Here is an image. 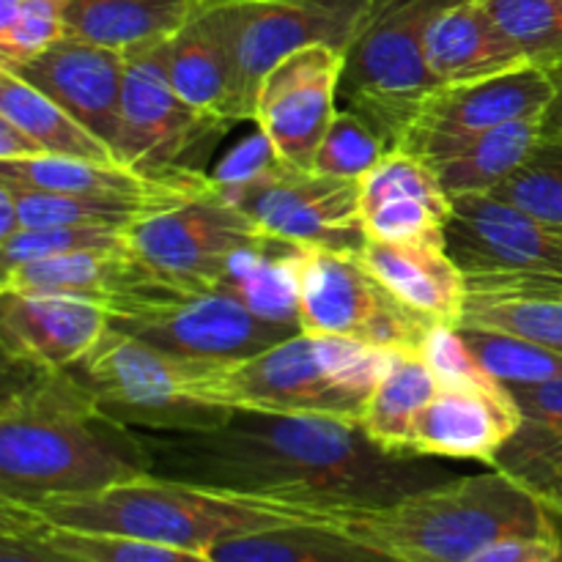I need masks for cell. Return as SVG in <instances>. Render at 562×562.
<instances>
[{"instance_id":"6da1fadb","label":"cell","mask_w":562,"mask_h":562,"mask_svg":"<svg viewBox=\"0 0 562 562\" xmlns=\"http://www.w3.org/2000/svg\"><path fill=\"white\" fill-rule=\"evenodd\" d=\"M140 439L154 477L316 514L379 508L456 477L434 459L387 453L360 423L333 417L234 409L212 428Z\"/></svg>"},{"instance_id":"7a4b0ae2","label":"cell","mask_w":562,"mask_h":562,"mask_svg":"<svg viewBox=\"0 0 562 562\" xmlns=\"http://www.w3.org/2000/svg\"><path fill=\"white\" fill-rule=\"evenodd\" d=\"M0 503L102 492L151 475L140 431L110 417L66 371L3 357Z\"/></svg>"},{"instance_id":"3957f363","label":"cell","mask_w":562,"mask_h":562,"mask_svg":"<svg viewBox=\"0 0 562 562\" xmlns=\"http://www.w3.org/2000/svg\"><path fill=\"white\" fill-rule=\"evenodd\" d=\"M327 527L401 562H470L505 538L562 543L547 505L499 470L456 475L379 508L335 510Z\"/></svg>"},{"instance_id":"277c9868","label":"cell","mask_w":562,"mask_h":562,"mask_svg":"<svg viewBox=\"0 0 562 562\" xmlns=\"http://www.w3.org/2000/svg\"><path fill=\"white\" fill-rule=\"evenodd\" d=\"M22 508L64 530L140 538L201 554L250 532L291 525H329L333 516L209 492L154 475L108 486L102 492L49 497Z\"/></svg>"},{"instance_id":"5b68a950","label":"cell","mask_w":562,"mask_h":562,"mask_svg":"<svg viewBox=\"0 0 562 562\" xmlns=\"http://www.w3.org/2000/svg\"><path fill=\"white\" fill-rule=\"evenodd\" d=\"M461 0H376L346 49L338 97L401 148L420 104L439 88L426 60L431 22Z\"/></svg>"},{"instance_id":"8992f818","label":"cell","mask_w":562,"mask_h":562,"mask_svg":"<svg viewBox=\"0 0 562 562\" xmlns=\"http://www.w3.org/2000/svg\"><path fill=\"white\" fill-rule=\"evenodd\" d=\"M198 366L201 362L165 355L146 340L108 327L66 373L126 426L140 431H192L217 426L231 415V409L203 404L192 395Z\"/></svg>"},{"instance_id":"52a82bcc","label":"cell","mask_w":562,"mask_h":562,"mask_svg":"<svg viewBox=\"0 0 562 562\" xmlns=\"http://www.w3.org/2000/svg\"><path fill=\"white\" fill-rule=\"evenodd\" d=\"M192 395L223 409L272 412V415L333 417L362 423L368 401L338 382L322 355L316 335L296 333L283 344L236 362H201Z\"/></svg>"},{"instance_id":"ba28073f","label":"cell","mask_w":562,"mask_h":562,"mask_svg":"<svg viewBox=\"0 0 562 562\" xmlns=\"http://www.w3.org/2000/svg\"><path fill=\"white\" fill-rule=\"evenodd\" d=\"M445 250L464 272L470 294L562 291V231L492 192L453 198Z\"/></svg>"},{"instance_id":"9c48e42d","label":"cell","mask_w":562,"mask_h":562,"mask_svg":"<svg viewBox=\"0 0 562 562\" xmlns=\"http://www.w3.org/2000/svg\"><path fill=\"white\" fill-rule=\"evenodd\" d=\"M231 126L176 93L165 71L162 44L130 55L113 146L121 165L154 179L206 173L203 162Z\"/></svg>"},{"instance_id":"30bf717a","label":"cell","mask_w":562,"mask_h":562,"mask_svg":"<svg viewBox=\"0 0 562 562\" xmlns=\"http://www.w3.org/2000/svg\"><path fill=\"white\" fill-rule=\"evenodd\" d=\"M302 333L362 340L390 355L423 357L437 327L406 307L357 252L307 247L300 278Z\"/></svg>"},{"instance_id":"8fae6325","label":"cell","mask_w":562,"mask_h":562,"mask_svg":"<svg viewBox=\"0 0 562 562\" xmlns=\"http://www.w3.org/2000/svg\"><path fill=\"white\" fill-rule=\"evenodd\" d=\"M373 3L376 0H214L206 20L228 47L250 121L258 86L272 66L311 44L346 53Z\"/></svg>"},{"instance_id":"7c38bea8","label":"cell","mask_w":562,"mask_h":562,"mask_svg":"<svg viewBox=\"0 0 562 562\" xmlns=\"http://www.w3.org/2000/svg\"><path fill=\"white\" fill-rule=\"evenodd\" d=\"M217 190L278 239L344 252H360L368 241L360 181L296 168L283 159L247 184Z\"/></svg>"},{"instance_id":"4fadbf2b","label":"cell","mask_w":562,"mask_h":562,"mask_svg":"<svg viewBox=\"0 0 562 562\" xmlns=\"http://www.w3.org/2000/svg\"><path fill=\"white\" fill-rule=\"evenodd\" d=\"M110 327L165 355L195 362H236L283 344L300 329L252 313L239 296L209 289L110 316Z\"/></svg>"},{"instance_id":"5bb4252c","label":"cell","mask_w":562,"mask_h":562,"mask_svg":"<svg viewBox=\"0 0 562 562\" xmlns=\"http://www.w3.org/2000/svg\"><path fill=\"white\" fill-rule=\"evenodd\" d=\"M344 66L346 53L311 44L272 66L261 80L252 121L285 162L313 170L318 146L338 113Z\"/></svg>"},{"instance_id":"9a60e30c","label":"cell","mask_w":562,"mask_h":562,"mask_svg":"<svg viewBox=\"0 0 562 562\" xmlns=\"http://www.w3.org/2000/svg\"><path fill=\"white\" fill-rule=\"evenodd\" d=\"M135 250L192 289H212L223 263L241 247L269 236L217 187L130 231Z\"/></svg>"},{"instance_id":"2e32d148","label":"cell","mask_w":562,"mask_h":562,"mask_svg":"<svg viewBox=\"0 0 562 562\" xmlns=\"http://www.w3.org/2000/svg\"><path fill=\"white\" fill-rule=\"evenodd\" d=\"M0 291L80 296L104 305L110 316H121L135 307L157 305L201 289H192L148 263L132 245L126 250L71 252L20 263L9 272H0Z\"/></svg>"},{"instance_id":"e0dca14e","label":"cell","mask_w":562,"mask_h":562,"mask_svg":"<svg viewBox=\"0 0 562 562\" xmlns=\"http://www.w3.org/2000/svg\"><path fill=\"white\" fill-rule=\"evenodd\" d=\"M126 64L130 55L119 49L64 36L33 58L0 69L31 82L113 148L119 140Z\"/></svg>"},{"instance_id":"ac0fdd59","label":"cell","mask_w":562,"mask_h":562,"mask_svg":"<svg viewBox=\"0 0 562 562\" xmlns=\"http://www.w3.org/2000/svg\"><path fill=\"white\" fill-rule=\"evenodd\" d=\"M366 236L387 245H445L453 198L431 165L406 148H393L360 179Z\"/></svg>"},{"instance_id":"d6986e66","label":"cell","mask_w":562,"mask_h":562,"mask_svg":"<svg viewBox=\"0 0 562 562\" xmlns=\"http://www.w3.org/2000/svg\"><path fill=\"white\" fill-rule=\"evenodd\" d=\"M519 423L521 412L505 384L497 390L439 384L417 417L412 453L494 467Z\"/></svg>"},{"instance_id":"ffe728a7","label":"cell","mask_w":562,"mask_h":562,"mask_svg":"<svg viewBox=\"0 0 562 562\" xmlns=\"http://www.w3.org/2000/svg\"><path fill=\"white\" fill-rule=\"evenodd\" d=\"M108 327L110 311L99 302L66 294L0 291L3 357L66 371Z\"/></svg>"},{"instance_id":"44dd1931","label":"cell","mask_w":562,"mask_h":562,"mask_svg":"<svg viewBox=\"0 0 562 562\" xmlns=\"http://www.w3.org/2000/svg\"><path fill=\"white\" fill-rule=\"evenodd\" d=\"M558 97V82L536 66L503 71L486 80L439 86L417 110L406 137L415 132L472 135L514 121L543 119ZM404 137V140H406Z\"/></svg>"},{"instance_id":"7402d4cb","label":"cell","mask_w":562,"mask_h":562,"mask_svg":"<svg viewBox=\"0 0 562 562\" xmlns=\"http://www.w3.org/2000/svg\"><path fill=\"white\" fill-rule=\"evenodd\" d=\"M543 137V119L514 121L472 135L415 132L401 148L431 165L450 198L494 192L525 165Z\"/></svg>"},{"instance_id":"603a6c76","label":"cell","mask_w":562,"mask_h":562,"mask_svg":"<svg viewBox=\"0 0 562 562\" xmlns=\"http://www.w3.org/2000/svg\"><path fill=\"white\" fill-rule=\"evenodd\" d=\"M521 423L492 470L536 494L562 536V376L538 384H508Z\"/></svg>"},{"instance_id":"cb8c5ba5","label":"cell","mask_w":562,"mask_h":562,"mask_svg":"<svg viewBox=\"0 0 562 562\" xmlns=\"http://www.w3.org/2000/svg\"><path fill=\"white\" fill-rule=\"evenodd\" d=\"M357 256L406 307L434 324L459 327L470 289L445 245H387L368 239Z\"/></svg>"},{"instance_id":"d4e9b609","label":"cell","mask_w":562,"mask_h":562,"mask_svg":"<svg viewBox=\"0 0 562 562\" xmlns=\"http://www.w3.org/2000/svg\"><path fill=\"white\" fill-rule=\"evenodd\" d=\"M426 60L439 86L486 80L527 66L519 47L505 36L486 0H461L431 22Z\"/></svg>"},{"instance_id":"484cf974","label":"cell","mask_w":562,"mask_h":562,"mask_svg":"<svg viewBox=\"0 0 562 562\" xmlns=\"http://www.w3.org/2000/svg\"><path fill=\"white\" fill-rule=\"evenodd\" d=\"M214 0H71L66 36L102 44L124 55L170 42Z\"/></svg>"},{"instance_id":"4316f807","label":"cell","mask_w":562,"mask_h":562,"mask_svg":"<svg viewBox=\"0 0 562 562\" xmlns=\"http://www.w3.org/2000/svg\"><path fill=\"white\" fill-rule=\"evenodd\" d=\"M162 58L170 86L181 99L231 124L250 121L234 60L220 33L206 20V11L162 44Z\"/></svg>"},{"instance_id":"83f0119b","label":"cell","mask_w":562,"mask_h":562,"mask_svg":"<svg viewBox=\"0 0 562 562\" xmlns=\"http://www.w3.org/2000/svg\"><path fill=\"white\" fill-rule=\"evenodd\" d=\"M307 247L263 236L236 250L220 269L212 289L239 296L252 313L302 333L300 278Z\"/></svg>"},{"instance_id":"f1b7e54d","label":"cell","mask_w":562,"mask_h":562,"mask_svg":"<svg viewBox=\"0 0 562 562\" xmlns=\"http://www.w3.org/2000/svg\"><path fill=\"white\" fill-rule=\"evenodd\" d=\"M209 176V173H198ZM198 176H170L154 179L121 162H91V159L69 157H33L0 162V184L27 192H53V195H148V192L168 190L179 181Z\"/></svg>"},{"instance_id":"f546056e","label":"cell","mask_w":562,"mask_h":562,"mask_svg":"<svg viewBox=\"0 0 562 562\" xmlns=\"http://www.w3.org/2000/svg\"><path fill=\"white\" fill-rule=\"evenodd\" d=\"M0 119L20 126L42 148L44 157L119 162L115 151L102 137L86 130L60 104H55L38 88H33L31 82L9 69H0Z\"/></svg>"},{"instance_id":"4dcf8cb0","label":"cell","mask_w":562,"mask_h":562,"mask_svg":"<svg viewBox=\"0 0 562 562\" xmlns=\"http://www.w3.org/2000/svg\"><path fill=\"white\" fill-rule=\"evenodd\" d=\"M437 376L417 355H395L387 373L373 390L362 415V431L373 445L395 456L412 453V437L420 412L437 393Z\"/></svg>"},{"instance_id":"1f68e13d","label":"cell","mask_w":562,"mask_h":562,"mask_svg":"<svg viewBox=\"0 0 562 562\" xmlns=\"http://www.w3.org/2000/svg\"><path fill=\"white\" fill-rule=\"evenodd\" d=\"M214 562H401L327 525H291L217 543Z\"/></svg>"},{"instance_id":"d6a6232c","label":"cell","mask_w":562,"mask_h":562,"mask_svg":"<svg viewBox=\"0 0 562 562\" xmlns=\"http://www.w3.org/2000/svg\"><path fill=\"white\" fill-rule=\"evenodd\" d=\"M459 327H483L519 335L562 355V291L470 294Z\"/></svg>"},{"instance_id":"836d02e7","label":"cell","mask_w":562,"mask_h":562,"mask_svg":"<svg viewBox=\"0 0 562 562\" xmlns=\"http://www.w3.org/2000/svg\"><path fill=\"white\" fill-rule=\"evenodd\" d=\"M467 349L497 382L538 384L562 376V355L536 340L483 327H459Z\"/></svg>"},{"instance_id":"e575fe53","label":"cell","mask_w":562,"mask_h":562,"mask_svg":"<svg viewBox=\"0 0 562 562\" xmlns=\"http://www.w3.org/2000/svg\"><path fill=\"white\" fill-rule=\"evenodd\" d=\"M486 5L527 66L549 75L562 69V0H486Z\"/></svg>"},{"instance_id":"d590c367","label":"cell","mask_w":562,"mask_h":562,"mask_svg":"<svg viewBox=\"0 0 562 562\" xmlns=\"http://www.w3.org/2000/svg\"><path fill=\"white\" fill-rule=\"evenodd\" d=\"M492 195L514 203L549 228L562 231V135L543 132L525 165Z\"/></svg>"},{"instance_id":"8d00e7d4","label":"cell","mask_w":562,"mask_h":562,"mask_svg":"<svg viewBox=\"0 0 562 562\" xmlns=\"http://www.w3.org/2000/svg\"><path fill=\"white\" fill-rule=\"evenodd\" d=\"M132 228L104 225H55V228H22L0 241V272L42 258L71 256L91 250H126L132 247Z\"/></svg>"},{"instance_id":"74e56055","label":"cell","mask_w":562,"mask_h":562,"mask_svg":"<svg viewBox=\"0 0 562 562\" xmlns=\"http://www.w3.org/2000/svg\"><path fill=\"white\" fill-rule=\"evenodd\" d=\"M393 146L387 137L357 110H338L318 146L313 170L324 176H338V179L360 181L368 170L376 168Z\"/></svg>"},{"instance_id":"f35d334b","label":"cell","mask_w":562,"mask_h":562,"mask_svg":"<svg viewBox=\"0 0 562 562\" xmlns=\"http://www.w3.org/2000/svg\"><path fill=\"white\" fill-rule=\"evenodd\" d=\"M71 0H0V66L33 58L66 36Z\"/></svg>"},{"instance_id":"ab89813d","label":"cell","mask_w":562,"mask_h":562,"mask_svg":"<svg viewBox=\"0 0 562 562\" xmlns=\"http://www.w3.org/2000/svg\"><path fill=\"white\" fill-rule=\"evenodd\" d=\"M423 360L428 362L431 373L437 376V384H467V387H486L497 390L503 382L492 376L481 362L475 360L461 338L459 327L437 324L423 346Z\"/></svg>"},{"instance_id":"60d3db41","label":"cell","mask_w":562,"mask_h":562,"mask_svg":"<svg viewBox=\"0 0 562 562\" xmlns=\"http://www.w3.org/2000/svg\"><path fill=\"white\" fill-rule=\"evenodd\" d=\"M0 562H91L55 547L11 503H0Z\"/></svg>"},{"instance_id":"b9f144b4","label":"cell","mask_w":562,"mask_h":562,"mask_svg":"<svg viewBox=\"0 0 562 562\" xmlns=\"http://www.w3.org/2000/svg\"><path fill=\"white\" fill-rule=\"evenodd\" d=\"M278 162H283L278 148L272 146V140H269L261 130H256L250 137L236 143V146L214 165L209 179H212L214 187L247 184V181L258 179V176H263L267 170H272Z\"/></svg>"},{"instance_id":"7bdbcfd3","label":"cell","mask_w":562,"mask_h":562,"mask_svg":"<svg viewBox=\"0 0 562 562\" xmlns=\"http://www.w3.org/2000/svg\"><path fill=\"white\" fill-rule=\"evenodd\" d=\"M470 562H562V543L552 538H505Z\"/></svg>"},{"instance_id":"ee69618b","label":"cell","mask_w":562,"mask_h":562,"mask_svg":"<svg viewBox=\"0 0 562 562\" xmlns=\"http://www.w3.org/2000/svg\"><path fill=\"white\" fill-rule=\"evenodd\" d=\"M44 157L42 148L25 135L16 124L0 119V162H11V159H33Z\"/></svg>"},{"instance_id":"f6af8a7d","label":"cell","mask_w":562,"mask_h":562,"mask_svg":"<svg viewBox=\"0 0 562 562\" xmlns=\"http://www.w3.org/2000/svg\"><path fill=\"white\" fill-rule=\"evenodd\" d=\"M16 231H22V220H20V206H16L14 190L0 184V241L11 239Z\"/></svg>"},{"instance_id":"bcb514c9","label":"cell","mask_w":562,"mask_h":562,"mask_svg":"<svg viewBox=\"0 0 562 562\" xmlns=\"http://www.w3.org/2000/svg\"><path fill=\"white\" fill-rule=\"evenodd\" d=\"M554 82H558V97H554L552 108H549L547 121H543V132H552V135H560L562 132V69L554 71Z\"/></svg>"},{"instance_id":"7dc6e473","label":"cell","mask_w":562,"mask_h":562,"mask_svg":"<svg viewBox=\"0 0 562 562\" xmlns=\"http://www.w3.org/2000/svg\"><path fill=\"white\" fill-rule=\"evenodd\" d=\"M560 135H562V132H560Z\"/></svg>"}]
</instances>
